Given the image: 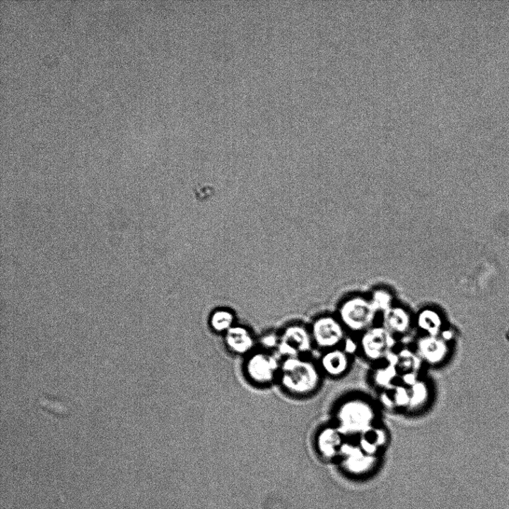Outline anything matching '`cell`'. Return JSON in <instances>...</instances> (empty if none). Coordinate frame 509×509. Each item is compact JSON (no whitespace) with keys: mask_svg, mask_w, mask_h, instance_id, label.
I'll return each instance as SVG.
<instances>
[{"mask_svg":"<svg viewBox=\"0 0 509 509\" xmlns=\"http://www.w3.org/2000/svg\"><path fill=\"white\" fill-rule=\"evenodd\" d=\"M369 299L377 312L381 314L395 305L394 296L387 287L375 288L371 292Z\"/></svg>","mask_w":509,"mask_h":509,"instance_id":"obj_20","label":"cell"},{"mask_svg":"<svg viewBox=\"0 0 509 509\" xmlns=\"http://www.w3.org/2000/svg\"><path fill=\"white\" fill-rule=\"evenodd\" d=\"M281 363L277 357L266 351L252 353L245 364V373L258 386H267L279 378Z\"/></svg>","mask_w":509,"mask_h":509,"instance_id":"obj_6","label":"cell"},{"mask_svg":"<svg viewBox=\"0 0 509 509\" xmlns=\"http://www.w3.org/2000/svg\"><path fill=\"white\" fill-rule=\"evenodd\" d=\"M382 325L394 336L406 334L414 324L410 312L404 307L394 305L382 313Z\"/></svg>","mask_w":509,"mask_h":509,"instance_id":"obj_11","label":"cell"},{"mask_svg":"<svg viewBox=\"0 0 509 509\" xmlns=\"http://www.w3.org/2000/svg\"><path fill=\"white\" fill-rule=\"evenodd\" d=\"M211 327L218 334H226L235 326V315L227 310H218L211 316Z\"/></svg>","mask_w":509,"mask_h":509,"instance_id":"obj_21","label":"cell"},{"mask_svg":"<svg viewBox=\"0 0 509 509\" xmlns=\"http://www.w3.org/2000/svg\"><path fill=\"white\" fill-rule=\"evenodd\" d=\"M399 376H400V373L397 367L388 363L387 365L376 369L373 378L376 386L385 390L394 386Z\"/></svg>","mask_w":509,"mask_h":509,"instance_id":"obj_19","label":"cell"},{"mask_svg":"<svg viewBox=\"0 0 509 509\" xmlns=\"http://www.w3.org/2000/svg\"><path fill=\"white\" fill-rule=\"evenodd\" d=\"M360 345L368 360L375 362L387 360L396 346L395 336L382 325H374L363 333Z\"/></svg>","mask_w":509,"mask_h":509,"instance_id":"obj_4","label":"cell"},{"mask_svg":"<svg viewBox=\"0 0 509 509\" xmlns=\"http://www.w3.org/2000/svg\"><path fill=\"white\" fill-rule=\"evenodd\" d=\"M409 392V404L408 409L410 411H418L424 408L431 400V387L428 382L419 379L412 386L408 387Z\"/></svg>","mask_w":509,"mask_h":509,"instance_id":"obj_17","label":"cell"},{"mask_svg":"<svg viewBox=\"0 0 509 509\" xmlns=\"http://www.w3.org/2000/svg\"><path fill=\"white\" fill-rule=\"evenodd\" d=\"M380 402L387 409H408L409 388L402 383H396L392 387L382 390Z\"/></svg>","mask_w":509,"mask_h":509,"instance_id":"obj_16","label":"cell"},{"mask_svg":"<svg viewBox=\"0 0 509 509\" xmlns=\"http://www.w3.org/2000/svg\"><path fill=\"white\" fill-rule=\"evenodd\" d=\"M377 409L363 397H351L342 402L335 414L336 426L346 436L360 435L375 425Z\"/></svg>","mask_w":509,"mask_h":509,"instance_id":"obj_2","label":"cell"},{"mask_svg":"<svg viewBox=\"0 0 509 509\" xmlns=\"http://www.w3.org/2000/svg\"><path fill=\"white\" fill-rule=\"evenodd\" d=\"M351 361L348 352L339 348L327 350L320 360V369L330 378H340L347 373Z\"/></svg>","mask_w":509,"mask_h":509,"instance_id":"obj_12","label":"cell"},{"mask_svg":"<svg viewBox=\"0 0 509 509\" xmlns=\"http://www.w3.org/2000/svg\"><path fill=\"white\" fill-rule=\"evenodd\" d=\"M346 437L337 426H325L316 436V449L326 460L339 457L343 445L346 443Z\"/></svg>","mask_w":509,"mask_h":509,"instance_id":"obj_10","label":"cell"},{"mask_svg":"<svg viewBox=\"0 0 509 509\" xmlns=\"http://www.w3.org/2000/svg\"><path fill=\"white\" fill-rule=\"evenodd\" d=\"M339 457L346 470L353 474L364 473L374 467L377 457L365 452L358 445L346 443L343 445Z\"/></svg>","mask_w":509,"mask_h":509,"instance_id":"obj_9","label":"cell"},{"mask_svg":"<svg viewBox=\"0 0 509 509\" xmlns=\"http://www.w3.org/2000/svg\"><path fill=\"white\" fill-rule=\"evenodd\" d=\"M396 367L400 375L407 373L419 374L423 361L416 351L405 348L396 353Z\"/></svg>","mask_w":509,"mask_h":509,"instance_id":"obj_18","label":"cell"},{"mask_svg":"<svg viewBox=\"0 0 509 509\" xmlns=\"http://www.w3.org/2000/svg\"><path fill=\"white\" fill-rule=\"evenodd\" d=\"M279 378L281 387L288 393L307 396L319 389L321 369L303 356L288 357L281 363Z\"/></svg>","mask_w":509,"mask_h":509,"instance_id":"obj_1","label":"cell"},{"mask_svg":"<svg viewBox=\"0 0 509 509\" xmlns=\"http://www.w3.org/2000/svg\"><path fill=\"white\" fill-rule=\"evenodd\" d=\"M314 345L310 329L294 324L286 327L279 336V353L285 357H299L309 353Z\"/></svg>","mask_w":509,"mask_h":509,"instance_id":"obj_7","label":"cell"},{"mask_svg":"<svg viewBox=\"0 0 509 509\" xmlns=\"http://www.w3.org/2000/svg\"><path fill=\"white\" fill-rule=\"evenodd\" d=\"M310 329L314 345L326 351L339 348L346 337V327L332 315L316 318Z\"/></svg>","mask_w":509,"mask_h":509,"instance_id":"obj_5","label":"cell"},{"mask_svg":"<svg viewBox=\"0 0 509 509\" xmlns=\"http://www.w3.org/2000/svg\"><path fill=\"white\" fill-rule=\"evenodd\" d=\"M389 443V434L386 429L374 425L359 435L360 447L370 456L377 454Z\"/></svg>","mask_w":509,"mask_h":509,"instance_id":"obj_14","label":"cell"},{"mask_svg":"<svg viewBox=\"0 0 509 509\" xmlns=\"http://www.w3.org/2000/svg\"><path fill=\"white\" fill-rule=\"evenodd\" d=\"M227 348L233 353L245 355L252 353L255 339L250 330L244 326L235 325L225 334Z\"/></svg>","mask_w":509,"mask_h":509,"instance_id":"obj_13","label":"cell"},{"mask_svg":"<svg viewBox=\"0 0 509 509\" xmlns=\"http://www.w3.org/2000/svg\"><path fill=\"white\" fill-rule=\"evenodd\" d=\"M46 401V405H47L48 406L45 407L49 411H50V414L59 416L65 415V411H66V409L64 407L62 402L58 401L49 400V398H47Z\"/></svg>","mask_w":509,"mask_h":509,"instance_id":"obj_22","label":"cell"},{"mask_svg":"<svg viewBox=\"0 0 509 509\" xmlns=\"http://www.w3.org/2000/svg\"><path fill=\"white\" fill-rule=\"evenodd\" d=\"M416 325L424 335L438 337L445 329V320L441 312L433 308H426L417 315Z\"/></svg>","mask_w":509,"mask_h":509,"instance_id":"obj_15","label":"cell"},{"mask_svg":"<svg viewBox=\"0 0 509 509\" xmlns=\"http://www.w3.org/2000/svg\"><path fill=\"white\" fill-rule=\"evenodd\" d=\"M451 351L450 342L441 336L423 335L416 342V352L423 363L430 365H439L448 358Z\"/></svg>","mask_w":509,"mask_h":509,"instance_id":"obj_8","label":"cell"},{"mask_svg":"<svg viewBox=\"0 0 509 509\" xmlns=\"http://www.w3.org/2000/svg\"><path fill=\"white\" fill-rule=\"evenodd\" d=\"M378 314L369 297L352 295L341 301L337 317L346 329L363 333L374 326Z\"/></svg>","mask_w":509,"mask_h":509,"instance_id":"obj_3","label":"cell"}]
</instances>
